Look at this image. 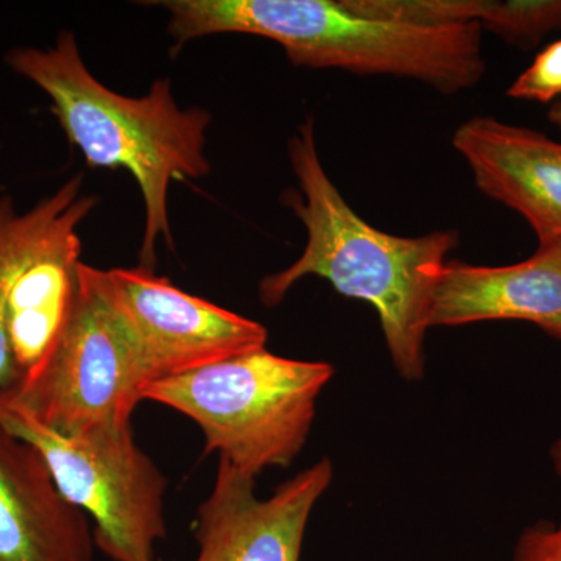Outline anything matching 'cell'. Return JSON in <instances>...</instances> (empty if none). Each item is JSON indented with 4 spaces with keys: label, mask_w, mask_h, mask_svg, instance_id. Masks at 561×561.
Returning <instances> with one entry per match:
<instances>
[{
    "label": "cell",
    "mask_w": 561,
    "mask_h": 561,
    "mask_svg": "<svg viewBox=\"0 0 561 561\" xmlns=\"http://www.w3.org/2000/svg\"><path fill=\"white\" fill-rule=\"evenodd\" d=\"M486 197L529 221L538 242L561 236V144L540 131L472 117L453 136Z\"/></svg>",
    "instance_id": "cell-10"
},
{
    "label": "cell",
    "mask_w": 561,
    "mask_h": 561,
    "mask_svg": "<svg viewBox=\"0 0 561 561\" xmlns=\"http://www.w3.org/2000/svg\"><path fill=\"white\" fill-rule=\"evenodd\" d=\"M94 545L43 457L0 426V561H94Z\"/></svg>",
    "instance_id": "cell-12"
},
{
    "label": "cell",
    "mask_w": 561,
    "mask_h": 561,
    "mask_svg": "<svg viewBox=\"0 0 561 561\" xmlns=\"http://www.w3.org/2000/svg\"><path fill=\"white\" fill-rule=\"evenodd\" d=\"M551 457L553 463V470H556L557 476H559L561 482V438L556 445L551 448Z\"/></svg>",
    "instance_id": "cell-17"
},
{
    "label": "cell",
    "mask_w": 561,
    "mask_h": 561,
    "mask_svg": "<svg viewBox=\"0 0 561 561\" xmlns=\"http://www.w3.org/2000/svg\"><path fill=\"white\" fill-rule=\"evenodd\" d=\"M147 382L138 351L103 297L94 267L81 262L79 295L60 339L11 391L46 426L83 435L131 427Z\"/></svg>",
    "instance_id": "cell-6"
},
{
    "label": "cell",
    "mask_w": 561,
    "mask_h": 561,
    "mask_svg": "<svg viewBox=\"0 0 561 561\" xmlns=\"http://www.w3.org/2000/svg\"><path fill=\"white\" fill-rule=\"evenodd\" d=\"M548 119L561 131V102L552 103L548 111Z\"/></svg>",
    "instance_id": "cell-18"
},
{
    "label": "cell",
    "mask_w": 561,
    "mask_h": 561,
    "mask_svg": "<svg viewBox=\"0 0 561 561\" xmlns=\"http://www.w3.org/2000/svg\"><path fill=\"white\" fill-rule=\"evenodd\" d=\"M0 426L38 451L66 501L94 523L95 545L111 560H154V545L168 534V481L131 427L61 434L11 390L0 391Z\"/></svg>",
    "instance_id": "cell-5"
},
{
    "label": "cell",
    "mask_w": 561,
    "mask_h": 561,
    "mask_svg": "<svg viewBox=\"0 0 561 561\" xmlns=\"http://www.w3.org/2000/svg\"><path fill=\"white\" fill-rule=\"evenodd\" d=\"M529 321L561 342V236L529 260L502 267L448 261L432 294L430 328Z\"/></svg>",
    "instance_id": "cell-11"
},
{
    "label": "cell",
    "mask_w": 561,
    "mask_h": 561,
    "mask_svg": "<svg viewBox=\"0 0 561 561\" xmlns=\"http://www.w3.org/2000/svg\"><path fill=\"white\" fill-rule=\"evenodd\" d=\"M468 18L515 46L531 47L561 28V0H468Z\"/></svg>",
    "instance_id": "cell-13"
},
{
    "label": "cell",
    "mask_w": 561,
    "mask_h": 561,
    "mask_svg": "<svg viewBox=\"0 0 561 561\" xmlns=\"http://www.w3.org/2000/svg\"><path fill=\"white\" fill-rule=\"evenodd\" d=\"M332 376L328 362L261 348L147 383L140 400L183 413L201 427L206 453L257 479L297 459Z\"/></svg>",
    "instance_id": "cell-4"
},
{
    "label": "cell",
    "mask_w": 561,
    "mask_h": 561,
    "mask_svg": "<svg viewBox=\"0 0 561 561\" xmlns=\"http://www.w3.org/2000/svg\"><path fill=\"white\" fill-rule=\"evenodd\" d=\"M7 62L46 92L69 142L91 168L131 173L146 209L139 260L153 271L158 241L173 245L168 213L171 184L209 175L205 154L213 121L209 111L181 108L169 79L154 81L140 98L110 90L92 76L70 32L60 33L49 49L11 50Z\"/></svg>",
    "instance_id": "cell-2"
},
{
    "label": "cell",
    "mask_w": 561,
    "mask_h": 561,
    "mask_svg": "<svg viewBox=\"0 0 561 561\" xmlns=\"http://www.w3.org/2000/svg\"><path fill=\"white\" fill-rule=\"evenodd\" d=\"M287 149L301 195L287 192L286 205L305 225L308 241L294 264L261 280L262 305L276 308L298 280L319 276L343 297L367 301L378 312L394 368L405 381H421L435 280L459 247V232L400 238L357 216L321 164L312 117Z\"/></svg>",
    "instance_id": "cell-1"
},
{
    "label": "cell",
    "mask_w": 561,
    "mask_h": 561,
    "mask_svg": "<svg viewBox=\"0 0 561 561\" xmlns=\"http://www.w3.org/2000/svg\"><path fill=\"white\" fill-rule=\"evenodd\" d=\"M512 561H561V523L538 522L519 534Z\"/></svg>",
    "instance_id": "cell-15"
},
{
    "label": "cell",
    "mask_w": 561,
    "mask_h": 561,
    "mask_svg": "<svg viewBox=\"0 0 561 561\" xmlns=\"http://www.w3.org/2000/svg\"><path fill=\"white\" fill-rule=\"evenodd\" d=\"M332 476L323 457L260 500L256 479L219 460L213 490L198 507L195 561H300L306 527Z\"/></svg>",
    "instance_id": "cell-9"
},
{
    "label": "cell",
    "mask_w": 561,
    "mask_h": 561,
    "mask_svg": "<svg viewBox=\"0 0 561 561\" xmlns=\"http://www.w3.org/2000/svg\"><path fill=\"white\" fill-rule=\"evenodd\" d=\"M94 276L138 351L147 383L265 348L268 332L261 323L187 294L142 265L94 267Z\"/></svg>",
    "instance_id": "cell-8"
},
{
    "label": "cell",
    "mask_w": 561,
    "mask_h": 561,
    "mask_svg": "<svg viewBox=\"0 0 561 561\" xmlns=\"http://www.w3.org/2000/svg\"><path fill=\"white\" fill-rule=\"evenodd\" d=\"M508 98L518 101L551 103L561 95V39L553 41L534 62L513 81Z\"/></svg>",
    "instance_id": "cell-14"
},
{
    "label": "cell",
    "mask_w": 561,
    "mask_h": 561,
    "mask_svg": "<svg viewBox=\"0 0 561 561\" xmlns=\"http://www.w3.org/2000/svg\"><path fill=\"white\" fill-rule=\"evenodd\" d=\"M81 175L28 213H11L0 231V275L22 379L49 356L79 295V227L95 206ZM21 379V381H22ZM21 383V382H20Z\"/></svg>",
    "instance_id": "cell-7"
},
{
    "label": "cell",
    "mask_w": 561,
    "mask_h": 561,
    "mask_svg": "<svg viewBox=\"0 0 561 561\" xmlns=\"http://www.w3.org/2000/svg\"><path fill=\"white\" fill-rule=\"evenodd\" d=\"M181 47L219 33L275 41L295 66L420 81L442 94L470 90L486 65L481 24L426 27L357 16L342 0H164Z\"/></svg>",
    "instance_id": "cell-3"
},
{
    "label": "cell",
    "mask_w": 561,
    "mask_h": 561,
    "mask_svg": "<svg viewBox=\"0 0 561 561\" xmlns=\"http://www.w3.org/2000/svg\"><path fill=\"white\" fill-rule=\"evenodd\" d=\"M13 209L10 198H2V201H0V228H2L3 221L7 220V217H9V214Z\"/></svg>",
    "instance_id": "cell-19"
},
{
    "label": "cell",
    "mask_w": 561,
    "mask_h": 561,
    "mask_svg": "<svg viewBox=\"0 0 561 561\" xmlns=\"http://www.w3.org/2000/svg\"><path fill=\"white\" fill-rule=\"evenodd\" d=\"M2 228H0V231H2ZM21 379L22 373L20 365H18L16 356H14L9 319H7L5 286H3L2 275H0V391L16 389L20 386Z\"/></svg>",
    "instance_id": "cell-16"
}]
</instances>
